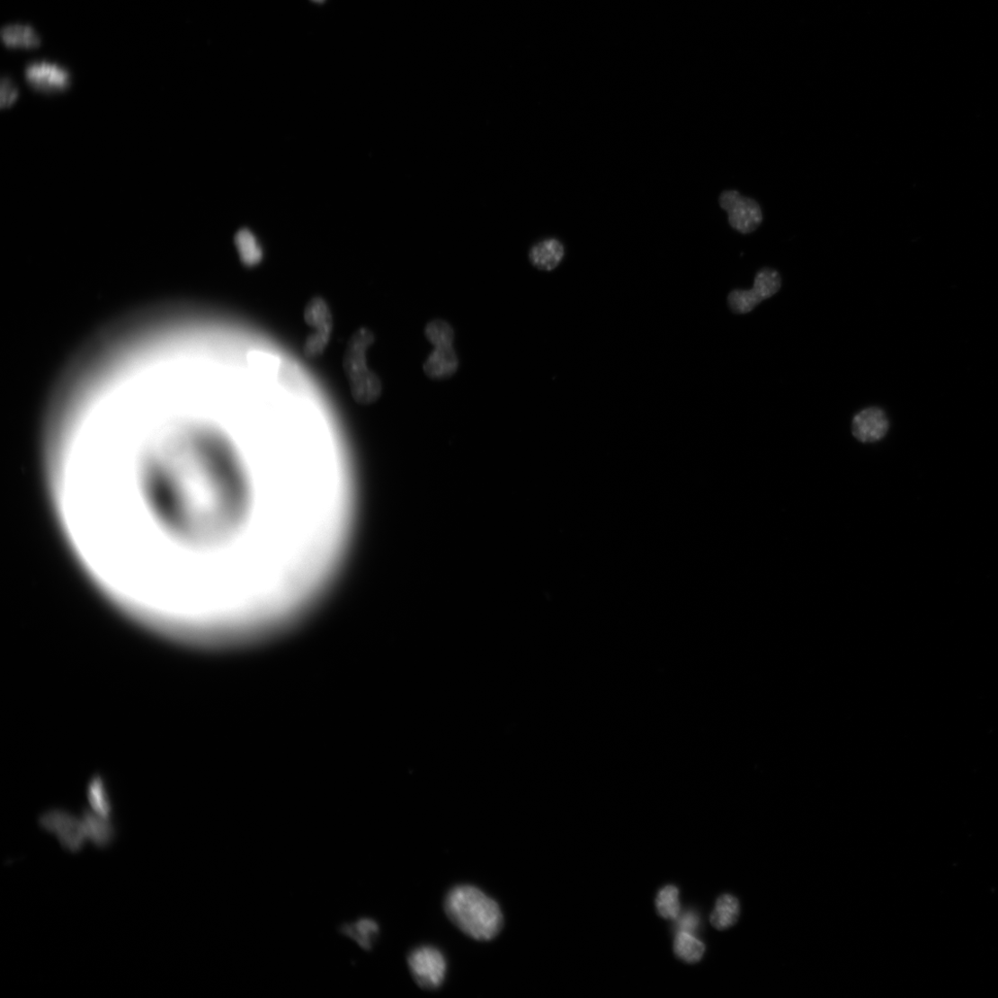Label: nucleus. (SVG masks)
I'll return each mask as SVG.
<instances>
[{
	"instance_id": "1",
	"label": "nucleus",
	"mask_w": 998,
	"mask_h": 998,
	"mask_svg": "<svg viewBox=\"0 0 998 998\" xmlns=\"http://www.w3.org/2000/svg\"><path fill=\"white\" fill-rule=\"evenodd\" d=\"M445 912L466 936L478 941L494 940L503 926L501 907L476 887L452 888L445 898Z\"/></svg>"
},
{
	"instance_id": "2",
	"label": "nucleus",
	"mask_w": 998,
	"mask_h": 998,
	"mask_svg": "<svg viewBox=\"0 0 998 998\" xmlns=\"http://www.w3.org/2000/svg\"><path fill=\"white\" fill-rule=\"evenodd\" d=\"M375 342L376 337L370 328H359L350 338L343 359L352 397L355 403L363 406L378 402L383 392L379 377L368 363V352Z\"/></svg>"
},
{
	"instance_id": "3",
	"label": "nucleus",
	"mask_w": 998,
	"mask_h": 998,
	"mask_svg": "<svg viewBox=\"0 0 998 998\" xmlns=\"http://www.w3.org/2000/svg\"><path fill=\"white\" fill-rule=\"evenodd\" d=\"M408 965L416 984L425 990H435L444 982L447 962L442 952L434 947L423 946L414 949Z\"/></svg>"
},
{
	"instance_id": "4",
	"label": "nucleus",
	"mask_w": 998,
	"mask_h": 998,
	"mask_svg": "<svg viewBox=\"0 0 998 998\" xmlns=\"http://www.w3.org/2000/svg\"><path fill=\"white\" fill-rule=\"evenodd\" d=\"M781 281V277L777 271L764 268L756 274L752 290H735L730 292L727 299L728 306L736 314L750 313L765 299L779 292Z\"/></svg>"
},
{
	"instance_id": "5",
	"label": "nucleus",
	"mask_w": 998,
	"mask_h": 998,
	"mask_svg": "<svg viewBox=\"0 0 998 998\" xmlns=\"http://www.w3.org/2000/svg\"><path fill=\"white\" fill-rule=\"evenodd\" d=\"M718 202L720 208L727 213L729 225L743 235H750L762 222V211L758 202L753 198L743 196L738 191L723 192Z\"/></svg>"
},
{
	"instance_id": "6",
	"label": "nucleus",
	"mask_w": 998,
	"mask_h": 998,
	"mask_svg": "<svg viewBox=\"0 0 998 998\" xmlns=\"http://www.w3.org/2000/svg\"><path fill=\"white\" fill-rule=\"evenodd\" d=\"M40 824L48 833L55 836L66 851L72 853L81 851L87 842L82 819L68 812H48L40 817Z\"/></svg>"
},
{
	"instance_id": "7",
	"label": "nucleus",
	"mask_w": 998,
	"mask_h": 998,
	"mask_svg": "<svg viewBox=\"0 0 998 998\" xmlns=\"http://www.w3.org/2000/svg\"><path fill=\"white\" fill-rule=\"evenodd\" d=\"M24 74L28 85L43 93H58L68 89L71 85L70 72L54 62H31L27 65Z\"/></svg>"
},
{
	"instance_id": "8",
	"label": "nucleus",
	"mask_w": 998,
	"mask_h": 998,
	"mask_svg": "<svg viewBox=\"0 0 998 998\" xmlns=\"http://www.w3.org/2000/svg\"><path fill=\"white\" fill-rule=\"evenodd\" d=\"M889 421L879 407H869L858 413L852 419L853 437L864 444L877 443L887 434Z\"/></svg>"
},
{
	"instance_id": "9",
	"label": "nucleus",
	"mask_w": 998,
	"mask_h": 998,
	"mask_svg": "<svg viewBox=\"0 0 998 998\" xmlns=\"http://www.w3.org/2000/svg\"><path fill=\"white\" fill-rule=\"evenodd\" d=\"M423 365L424 374L431 379L444 380L451 378L458 370L459 360L453 343H441L434 345Z\"/></svg>"
},
{
	"instance_id": "10",
	"label": "nucleus",
	"mask_w": 998,
	"mask_h": 998,
	"mask_svg": "<svg viewBox=\"0 0 998 998\" xmlns=\"http://www.w3.org/2000/svg\"><path fill=\"white\" fill-rule=\"evenodd\" d=\"M340 934L354 942L364 951H371L380 933L379 922L370 917L345 922L339 926Z\"/></svg>"
},
{
	"instance_id": "11",
	"label": "nucleus",
	"mask_w": 998,
	"mask_h": 998,
	"mask_svg": "<svg viewBox=\"0 0 998 998\" xmlns=\"http://www.w3.org/2000/svg\"><path fill=\"white\" fill-rule=\"evenodd\" d=\"M82 821L86 839L94 847L107 849L114 842L117 830L110 818L85 811Z\"/></svg>"
},
{
	"instance_id": "12",
	"label": "nucleus",
	"mask_w": 998,
	"mask_h": 998,
	"mask_svg": "<svg viewBox=\"0 0 998 998\" xmlns=\"http://www.w3.org/2000/svg\"><path fill=\"white\" fill-rule=\"evenodd\" d=\"M304 319L316 334L331 336L334 329V318L329 305L322 297L310 299L304 311Z\"/></svg>"
},
{
	"instance_id": "13",
	"label": "nucleus",
	"mask_w": 998,
	"mask_h": 998,
	"mask_svg": "<svg viewBox=\"0 0 998 998\" xmlns=\"http://www.w3.org/2000/svg\"><path fill=\"white\" fill-rule=\"evenodd\" d=\"M0 37L8 49H36L42 44L38 31L28 24H8L0 31Z\"/></svg>"
},
{
	"instance_id": "14",
	"label": "nucleus",
	"mask_w": 998,
	"mask_h": 998,
	"mask_svg": "<svg viewBox=\"0 0 998 998\" xmlns=\"http://www.w3.org/2000/svg\"><path fill=\"white\" fill-rule=\"evenodd\" d=\"M564 253V246L558 240L548 239L532 247L529 257L537 269L551 272L561 263Z\"/></svg>"
},
{
	"instance_id": "15",
	"label": "nucleus",
	"mask_w": 998,
	"mask_h": 998,
	"mask_svg": "<svg viewBox=\"0 0 998 998\" xmlns=\"http://www.w3.org/2000/svg\"><path fill=\"white\" fill-rule=\"evenodd\" d=\"M740 916V903L735 896L723 895L716 904L711 915V923L717 930L734 926Z\"/></svg>"
},
{
	"instance_id": "16",
	"label": "nucleus",
	"mask_w": 998,
	"mask_h": 998,
	"mask_svg": "<svg viewBox=\"0 0 998 998\" xmlns=\"http://www.w3.org/2000/svg\"><path fill=\"white\" fill-rule=\"evenodd\" d=\"M236 245L241 261L249 268L259 264L263 260V250L254 233L249 229L244 228L237 232Z\"/></svg>"
},
{
	"instance_id": "17",
	"label": "nucleus",
	"mask_w": 998,
	"mask_h": 998,
	"mask_svg": "<svg viewBox=\"0 0 998 998\" xmlns=\"http://www.w3.org/2000/svg\"><path fill=\"white\" fill-rule=\"evenodd\" d=\"M674 950L681 959L689 963H695L701 960L706 947L694 935L679 931L674 942Z\"/></svg>"
},
{
	"instance_id": "18",
	"label": "nucleus",
	"mask_w": 998,
	"mask_h": 998,
	"mask_svg": "<svg viewBox=\"0 0 998 998\" xmlns=\"http://www.w3.org/2000/svg\"><path fill=\"white\" fill-rule=\"evenodd\" d=\"M655 904L662 918L667 920L678 919L681 913L678 888L674 886L662 888L657 895Z\"/></svg>"
},
{
	"instance_id": "19",
	"label": "nucleus",
	"mask_w": 998,
	"mask_h": 998,
	"mask_svg": "<svg viewBox=\"0 0 998 998\" xmlns=\"http://www.w3.org/2000/svg\"><path fill=\"white\" fill-rule=\"evenodd\" d=\"M19 96V89L10 77H4L0 86V104L3 108L12 106Z\"/></svg>"
},
{
	"instance_id": "20",
	"label": "nucleus",
	"mask_w": 998,
	"mask_h": 998,
	"mask_svg": "<svg viewBox=\"0 0 998 998\" xmlns=\"http://www.w3.org/2000/svg\"><path fill=\"white\" fill-rule=\"evenodd\" d=\"M678 919L677 926L679 931H685V933L694 935L699 927V918L697 915L693 913H686L682 917L679 916Z\"/></svg>"
},
{
	"instance_id": "21",
	"label": "nucleus",
	"mask_w": 998,
	"mask_h": 998,
	"mask_svg": "<svg viewBox=\"0 0 998 998\" xmlns=\"http://www.w3.org/2000/svg\"><path fill=\"white\" fill-rule=\"evenodd\" d=\"M313 2L316 4H322L325 2V0H313Z\"/></svg>"
}]
</instances>
